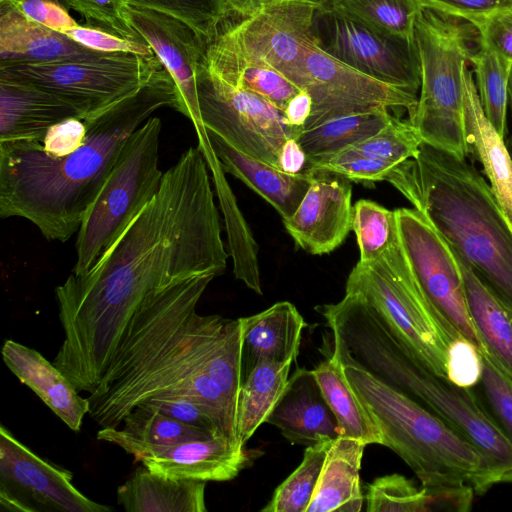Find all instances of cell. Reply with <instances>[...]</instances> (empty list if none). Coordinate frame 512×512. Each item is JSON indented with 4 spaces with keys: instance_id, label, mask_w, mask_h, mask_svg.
I'll return each instance as SVG.
<instances>
[{
    "instance_id": "cell-1",
    "label": "cell",
    "mask_w": 512,
    "mask_h": 512,
    "mask_svg": "<svg viewBox=\"0 0 512 512\" xmlns=\"http://www.w3.org/2000/svg\"><path fill=\"white\" fill-rule=\"evenodd\" d=\"M208 170L198 146L185 150L97 263L55 288L64 341L52 363L79 392L98 387L125 327L150 293L225 271L229 254Z\"/></svg>"
},
{
    "instance_id": "cell-2",
    "label": "cell",
    "mask_w": 512,
    "mask_h": 512,
    "mask_svg": "<svg viewBox=\"0 0 512 512\" xmlns=\"http://www.w3.org/2000/svg\"><path fill=\"white\" fill-rule=\"evenodd\" d=\"M215 274H201L150 293L120 338L95 391L89 416L120 427L139 404L157 396L188 395L212 417L220 434L239 442L237 415L207 374L232 319L200 315L196 306Z\"/></svg>"
},
{
    "instance_id": "cell-3",
    "label": "cell",
    "mask_w": 512,
    "mask_h": 512,
    "mask_svg": "<svg viewBox=\"0 0 512 512\" xmlns=\"http://www.w3.org/2000/svg\"><path fill=\"white\" fill-rule=\"evenodd\" d=\"M180 112L181 98L161 65L135 92L85 118L86 136L69 154L41 142L0 143V217H21L43 237L66 242L78 232L132 133L160 108Z\"/></svg>"
},
{
    "instance_id": "cell-4",
    "label": "cell",
    "mask_w": 512,
    "mask_h": 512,
    "mask_svg": "<svg viewBox=\"0 0 512 512\" xmlns=\"http://www.w3.org/2000/svg\"><path fill=\"white\" fill-rule=\"evenodd\" d=\"M385 181L512 310V221L479 170L467 158L422 143Z\"/></svg>"
},
{
    "instance_id": "cell-5",
    "label": "cell",
    "mask_w": 512,
    "mask_h": 512,
    "mask_svg": "<svg viewBox=\"0 0 512 512\" xmlns=\"http://www.w3.org/2000/svg\"><path fill=\"white\" fill-rule=\"evenodd\" d=\"M329 327L333 342L360 366L423 405L478 451L489 489L512 483V445L473 388L457 386L421 365L363 299L342 305Z\"/></svg>"
},
{
    "instance_id": "cell-6",
    "label": "cell",
    "mask_w": 512,
    "mask_h": 512,
    "mask_svg": "<svg viewBox=\"0 0 512 512\" xmlns=\"http://www.w3.org/2000/svg\"><path fill=\"white\" fill-rule=\"evenodd\" d=\"M344 374L394 451L416 474L433 510L468 511L489 490L478 451L439 417L360 366L339 346Z\"/></svg>"
},
{
    "instance_id": "cell-7",
    "label": "cell",
    "mask_w": 512,
    "mask_h": 512,
    "mask_svg": "<svg viewBox=\"0 0 512 512\" xmlns=\"http://www.w3.org/2000/svg\"><path fill=\"white\" fill-rule=\"evenodd\" d=\"M421 85L409 120L423 143L467 158L463 68L481 38L468 21L422 7L415 24Z\"/></svg>"
},
{
    "instance_id": "cell-8",
    "label": "cell",
    "mask_w": 512,
    "mask_h": 512,
    "mask_svg": "<svg viewBox=\"0 0 512 512\" xmlns=\"http://www.w3.org/2000/svg\"><path fill=\"white\" fill-rule=\"evenodd\" d=\"M345 292L361 296L415 360L446 377V352L455 337L421 290L399 236L376 260L353 267Z\"/></svg>"
},
{
    "instance_id": "cell-9",
    "label": "cell",
    "mask_w": 512,
    "mask_h": 512,
    "mask_svg": "<svg viewBox=\"0 0 512 512\" xmlns=\"http://www.w3.org/2000/svg\"><path fill=\"white\" fill-rule=\"evenodd\" d=\"M162 122L150 117L125 142L76 237L72 274L89 271L158 192Z\"/></svg>"
},
{
    "instance_id": "cell-10",
    "label": "cell",
    "mask_w": 512,
    "mask_h": 512,
    "mask_svg": "<svg viewBox=\"0 0 512 512\" xmlns=\"http://www.w3.org/2000/svg\"><path fill=\"white\" fill-rule=\"evenodd\" d=\"M158 57L97 53L70 60L0 67V77L48 91L74 106L82 119L138 90L161 66Z\"/></svg>"
},
{
    "instance_id": "cell-11",
    "label": "cell",
    "mask_w": 512,
    "mask_h": 512,
    "mask_svg": "<svg viewBox=\"0 0 512 512\" xmlns=\"http://www.w3.org/2000/svg\"><path fill=\"white\" fill-rule=\"evenodd\" d=\"M196 83L204 127L239 151L278 168L282 145L303 131L263 97L235 86L198 60Z\"/></svg>"
},
{
    "instance_id": "cell-12",
    "label": "cell",
    "mask_w": 512,
    "mask_h": 512,
    "mask_svg": "<svg viewBox=\"0 0 512 512\" xmlns=\"http://www.w3.org/2000/svg\"><path fill=\"white\" fill-rule=\"evenodd\" d=\"M311 32L315 44L344 65L418 93L421 68L415 39L381 32L335 4L315 9Z\"/></svg>"
},
{
    "instance_id": "cell-13",
    "label": "cell",
    "mask_w": 512,
    "mask_h": 512,
    "mask_svg": "<svg viewBox=\"0 0 512 512\" xmlns=\"http://www.w3.org/2000/svg\"><path fill=\"white\" fill-rule=\"evenodd\" d=\"M318 5L288 0L266 4L247 15L229 16L219 32L242 54L275 69L300 90L309 77L307 54L314 44L312 18Z\"/></svg>"
},
{
    "instance_id": "cell-14",
    "label": "cell",
    "mask_w": 512,
    "mask_h": 512,
    "mask_svg": "<svg viewBox=\"0 0 512 512\" xmlns=\"http://www.w3.org/2000/svg\"><path fill=\"white\" fill-rule=\"evenodd\" d=\"M395 214L400 244L427 300L455 338L463 337L483 351L453 251L416 209L399 208Z\"/></svg>"
},
{
    "instance_id": "cell-15",
    "label": "cell",
    "mask_w": 512,
    "mask_h": 512,
    "mask_svg": "<svg viewBox=\"0 0 512 512\" xmlns=\"http://www.w3.org/2000/svg\"><path fill=\"white\" fill-rule=\"evenodd\" d=\"M72 473L41 458L0 428V505L19 512H110L83 495Z\"/></svg>"
},
{
    "instance_id": "cell-16",
    "label": "cell",
    "mask_w": 512,
    "mask_h": 512,
    "mask_svg": "<svg viewBox=\"0 0 512 512\" xmlns=\"http://www.w3.org/2000/svg\"><path fill=\"white\" fill-rule=\"evenodd\" d=\"M312 99L311 114L304 126L315 127L329 119L378 107L414 111L418 95L380 82L350 68L323 52L314 42L306 59Z\"/></svg>"
},
{
    "instance_id": "cell-17",
    "label": "cell",
    "mask_w": 512,
    "mask_h": 512,
    "mask_svg": "<svg viewBox=\"0 0 512 512\" xmlns=\"http://www.w3.org/2000/svg\"><path fill=\"white\" fill-rule=\"evenodd\" d=\"M310 186L294 214L283 220L295 244L311 255L328 254L352 230V185L328 170H309Z\"/></svg>"
},
{
    "instance_id": "cell-18",
    "label": "cell",
    "mask_w": 512,
    "mask_h": 512,
    "mask_svg": "<svg viewBox=\"0 0 512 512\" xmlns=\"http://www.w3.org/2000/svg\"><path fill=\"white\" fill-rule=\"evenodd\" d=\"M135 29L172 76L181 98L180 113L195 130L205 128L199 111L196 71L203 39L183 22L163 13L130 6Z\"/></svg>"
},
{
    "instance_id": "cell-19",
    "label": "cell",
    "mask_w": 512,
    "mask_h": 512,
    "mask_svg": "<svg viewBox=\"0 0 512 512\" xmlns=\"http://www.w3.org/2000/svg\"><path fill=\"white\" fill-rule=\"evenodd\" d=\"M247 460L244 445L215 436L166 447L141 462L166 478L222 482L235 478Z\"/></svg>"
},
{
    "instance_id": "cell-20",
    "label": "cell",
    "mask_w": 512,
    "mask_h": 512,
    "mask_svg": "<svg viewBox=\"0 0 512 512\" xmlns=\"http://www.w3.org/2000/svg\"><path fill=\"white\" fill-rule=\"evenodd\" d=\"M292 444L310 446L339 437L336 418L312 370L298 368L266 419Z\"/></svg>"
},
{
    "instance_id": "cell-21",
    "label": "cell",
    "mask_w": 512,
    "mask_h": 512,
    "mask_svg": "<svg viewBox=\"0 0 512 512\" xmlns=\"http://www.w3.org/2000/svg\"><path fill=\"white\" fill-rule=\"evenodd\" d=\"M77 109L36 86L0 77V143L41 142L55 124Z\"/></svg>"
},
{
    "instance_id": "cell-22",
    "label": "cell",
    "mask_w": 512,
    "mask_h": 512,
    "mask_svg": "<svg viewBox=\"0 0 512 512\" xmlns=\"http://www.w3.org/2000/svg\"><path fill=\"white\" fill-rule=\"evenodd\" d=\"M2 358L11 372L58 416L71 430L81 429L90 402L52 362L33 348L13 340L3 344Z\"/></svg>"
},
{
    "instance_id": "cell-23",
    "label": "cell",
    "mask_w": 512,
    "mask_h": 512,
    "mask_svg": "<svg viewBox=\"0 0 512 512\" xmlns=\"http://www.w3.org/2000/svg\"><path fill=\"white\" fill-rule=\"evenodd\" d=\"M211 147L225 173L231 174L265 199L281 215L290 218L305 196L312 178L309 170L288 174L234 148L206 129Z\"/></svg>"
},
{
    "instance_id": "cell-24",
    "label": "cell",
    "mask_w": 512,
    "mask_h": 512,
    "mask_svg": "<svg viewBox=\"0 0 512 512\" xmlns=\"http://www.w3.org/2000/svg\"><path fill=\"white\" fill-rule=\"evenodd\" d=\"M101 53L29 19L0 1V67L43 64Z\"/></svg>"
},
{
    "instance_id": "cell-25",
    "label": "cell",
    "mask_w": 512,
    "mask_h": 512,
    "mask_svg": "<svg viewBox=\"0 0 512 512\" xmlns=\"http://www.w3.org/2000/svg\"><path fill=\"white\" fill-rule=\"evenodd\" d=\"M464 123L469 152L482 165V172L504 211L512 221V156L505 142L485 116L468 63L463 68Z\"/></svg>"
},
{
    "instance_id": "cell-26",
    "label": "cell",
    "mask_w": 512,
    "mask_h": 512,
    "mask_svg": "<svg viewBox=\"0 0 512 512\" xmlns=\"http://www.w3.org/2000/svg\"><path fill=\"white\" fill-rule=\"evenodd\" d=\"M242 324L243 379L260 361L283 362L299 354L305 322L296 307L281 301L252 316Z\"/></svg>"
},
{
    "instance_id": "cell-27",
    "label": "cell",
    "mask_w": 512,
    "mask_h": 512,
    "mask_svg": "<svg viewBox=\"0 0 512 512\" xmlns=\"http://www.w3.org/2000/svg\"><path fill=\"white\" fill-rule=\"evenodd\" d=\"M366 446L363 441L342 436L331 442L307 512L362 510L360 469Z\"/></svg>"
},
{
    "instance_id": "cell-28",
    "label": "cell",
    "mask_w": 512,
    "mask_h": 512,
    "mask_svg": "<svg viewBox=\"0 0 512 512\" xmlns=\"http://www.w3.org/2000/svg\"><path fill=\"white\" fill-rule=\"evenodd\" d=\"M211 437L215 435L145 405L135 407L120 427H101L97 433L98 440L115 444L140 461L166 447Z\"/></svg>"
},
{
    "instance_id": "cell-29",
    "label": "cell",
    "mask_w": 512,
    "mask_h": 512,
    "mask_svg": "<svg viewBox=\"0 0 512 512\" xmlns=\"http://www.w3.org/2000/svg\"><path fill=\"white\" fill-rule=\"evenodd\" d=\"M127 512H206L205 482L166 478L137 468L117 489Z\"/></svg>"
},
{
    "instance_id": "cell-30",
    "label": "cell",
    "mask_w": 512,
    "mask_h": 512,
    "mask_svg": "<svg viewBox=\"0 0 512 512\" xmlns=\"http://www.w3.org/2000/svg\"><path fill=\"white\" fill-rule=\"evenodd\" d=\"M456 259L462 274L468 311L483 351L493 357L512 378V310L464 261L458 257Z\"/></svg>"
},
{
    "instance_id": "cell-31",
    "label": "cell",
    "mask_w": 512,
    "mask_h": 512,
    "mask_svg": "<svg viewBox=\"0 0 512 512\" xmlns=\"http://www.w3.org/2000/svg\"><path fill=\"white\" fill-rule=\"evenodd\" d=\"M312 371L336 418L339 436L382 445V434L350 386L338 356L332 353Z\"/></svg>"
},
{
    "instance_id": "cell-32",
    "label": "cell",
    "mask_w": 512,
    "mask_h": 512,
    "mask_svg": "<svg viewBox=\"0 0 512 512\" xmlns=\"http://www.w3.org/2000/svg\"><path fill=\"white\" fill-rule=\"evenodd\" d=\"M293 362L260 361L243 379L237 405V433L243 445L266 422L282 396Z\"/></svg>"
},
{
    "instance_id": "cell-33",
    "label": "cell",
    "mask_w": 512,
    "mask_h": 512,
    "mask_svg": "<svg viewBox=\"0 0 512 512\" xmlns=\"http://www.w3.org/2000/svg\"><path fill=\"white\" fill-rule=\"evenodd\" d=\"M204 158L212 173V181L224 216L229 251L233 258V273L249 289L261 295L258 245L238 208L234 194L226 181L225 172L214 151L206 153Z\"/></svg>"
},
{
    "instance_id": "cell-34",
    "label": "cell",
    "mask_w": 512,
    "mask_h": 512,
    "mask_svg": "<svg viewBox=\"0 0 512 512\" xmlns=\"http://www.w3.org/2000/svg\"><path fill=\"white\" fill-rule=\"evenodd\" d=\"M392 118L387 107L346 114L303 130L297 141L308 163L367 139L385 127Z\"/></svg>"
},
{
    "instance_id": "cell-35",
    "label": "cell",
    "mask_w": 512,
    "mask_h": 512,
    "mask_svg": "<svg viewBox=\"0 0 512 512\" xmlns=\"http://www.w3.org/2000/svg\"><path fill=\"white\" fill-rule=\"evenodd\" d=\"M469 64L473 69L477 93L485 116L499 135L505 138L512 62L481 42L471 56Z\"/></svg>"
},
{
    "instance_id": "cell-36",
    "label": "cell",
    "mask_w": 512,
    "mask_h": 512,
    "mask_svg": "<svg viewBox=\"0 0 512 512\" xmlns=\"http://www.w3.org/2000/svg\"><path fill=\"white\" fill-rule=\"evenodd\" d=\"M333 440L307 446L299 466L275 489L262 512H307Z\"/></svg>"
},
{
    "instance_id": "cell-37",
    "label": "cell",
    "mask_w": 512,
    "mask_h": 512,
    "mask_svg": "<svg viewBox=\"0 0 512 512\" xmlns=\"http://www.w3.org/2000/svg\"><path fill=\"white\" fill-rule=\"evenodd\" d=\"M332 4L381 32L408 40H414L422 8L418 0H335Z\"/></svg>"
},
{
    "instance_id": "cell-38",
    "label": "cell",
    "mask_w": 512,
    "mask_h": 512,
    "mask_svg": "<svg viewBox=\"0 0 512 512\" xmlns=\"http://www.w3.org/2000/svg\"><path fill=\"white\" fill-rule=\"evenodd\" d=\"M352 230L359 246V262L370 263L398 240L395 210L360 199L353 206Z\"/></svg>"
},
{
    "instance_id": "cell-39",
    "label": "cell",
    "mask_w": 512,
    "mask_h": 512,
    "mask_svg": "<svg viewBox=\"0 0 512 512\" xmlns=\"http://www.w3.org/2000/svg\"><path fill=\"white\" fill-rule=\"evenodd\" d=\"M133 7L163 13L188 25L201 39L212 37L230 15L225 0H127Z\"/></svg>"
},
{
    "instance_id": "cell-40",
    "label": "cell",
    "mask_w": 512,
    "mask_h": 512,
    "mask_svg": "<svg viewBox=\"0 0 512 512\" xmlns=\"http://www.w3.org/2000/svg\"><path fill=\"white\" fill-rule=\"evenodd\" d=\"M422 143L418 131L409 119L402 120L393 116L377 133L346 149L397 166L415 157Z\"/></svg>"
},
{
    "instance_id": "cell-41",
    "label": "cell",
    "mask_w": 512,
    "mask_h": 512,
    "mask_svg": "<svg viewBox=\"0 0 512 512\" xmlns=\"http://www.w3.org/2000/svg\"><path fill=\"white\" fill-rule=\"evenodd\" d=\"M368 512H426L433 510L427 492L400 474L376 478L368 485Z\"/></svg>"
},
{
    "instance_id": "cell-42",
    "label": "cell",
    "mask_w": 512,
    "mask_h": 512,
    "mask_svg": "<svg viewBox=\"0 0 512 512\" xmlns=\"http://www.w3.org/2000/svg\"><path fill=\"white\" fill-rule=\"evenodd\" d=\"M482 375L474 391L512 445V378L486 351H480Z\"/></svg>"
},
{
    "instance_id": "cell-43",
    "label": "cell",
    "mask_w": 512,
    "mask_h": 512,
    "mask_svg": "<svg viewBox=\"0 0 512 512\" xmlns=\"http://www.w3.org/2000/svg\"><path fill=\"white\" fill-rule=\"evenodd\" d=\"M87 25L103 28L127 40L146 43L133 26L127 0H63Z\"/></svg>"
},
{
    "instance_id": "cell-44",
    "label": "cell",
    "mask_w": 512,
    "mask_h": 512,
    "mask_svg": "<svg viewBox=\"0 0 512 512\" xmlns=\"http://www.w3.org/2000/svg\"><path fill=\"white\" fill-rule=\"evenodd\" d=\"M395 166L389 162L342 149L332 155L308 162L305 170H328L351 181L364 184L384 181Z\"/></svg>"
},
{
    "instance_id": "cell-45",
    "label": "cell",
    "mask_w": 512,
    "mask_h": 512,
    "mask_svg": "<svg viewBox=\"0 0 512 512\" xmlns=\"http://www.w3.org/2000/svg\"><path fill=\"white\" fill-rule=\"evenodd\" d=\"M482 375V357L469 340L458 337L450 342L446 352V377L453 384L474 388Z\"/></svg>"
},
{
    "instance_id": "cell-46",
    "label": "cell",
    "mask_w": 512,
    "mask_h": 512,
    "mask_svg": "<svg viewBox=\"0 0 512 512\" xmlns=\"http://www.w3.org/2000/svg\"><path fill=\"white\" fill-rule=\"evenodd\" d=\"M74 42L101 53H132L153 55L149 44L127 40L103 28L77 25L62 31Z\"/></svg>"
},
{
    "instance_id": "cell-47",
    "label": "cell",
    "mask_w": 512,
    "mask_h": 512,
    "mask_svg": "<svg viewBox=\"0 0 512 512\" xmlns=\"http://www.w3.org/2000/svg\"><path fill=\"white\" fill-rule=\"evenodd\" d=\"M139 405H145L189 426L222 436L209 413L188 395H164L153 397Z\"/></svg>"
},
{
    "instance_id": "cell-48",
    "label": "cell",
    "mask_w": 512,
    "mask_h": 512,
    "mask_svg": "<svg viewBox=\"0 0 512 512\" xmlns=\"http://www.w3.org/2000/svg\"><path fill=\"white\" fill-rule=\"evenodd\" d=\"M422 7L462 18L476 28L487 18L512 8V0H418Z\"/></svg>"
},
{
    "instance_id": "cell-49",
    "label": "cell",
    "mask_w": 512,
    "mask_h": 512,
    "mask_svg": "<svg viewBox=\"0 0 512 512\" xmlns=\"http://www.w3.org/2000/svg\"><path fill=\"white\" fill-rule=\"evenodd\" d=\"M17 11L54 31L62 32L77 26L67 9L56 0H0Z\"/></svg>"
},
{
    "instance_id": "cell-50",
    "label": "cell",
    "mask_w": 512,
    "mask_h": 512,
    "mask_svg": "<svg viewBox=\"0 0 512 512\" xmlns=\"http://www.w3.org/2000/svg\"><path fill=\"white\" fill-rule=\"evenodd\" d=\"M86 130V122L82 118L63 120L47 131L41 143L42 149L52 156L69 154L82 144Z\"/></svg>"
},
{
    "instance_id": "cell-51",
    "label": "cell",
    "mask_w": 512,
    "mask_h": 512,
    "mask_svg": "<svg viewBox=\"0 0 512 512\" xmlns=\"http://www.w3.org/2000/svg\"><path fill=\"white\" fill-rule=\"evenodd\" d=\"M477 30L482 43L512 62V8L493 14Z\"/></svg>"
},
{
    "instance_id": "cell-52",
    "label": "cell",
    "mask_w": 512,
    "mask_h": 512,
    "mask_svg": "<svg viewBox=\"0 0 512 512\" xmlns=\"http://www.w3.org/2000/svg\"><path fill=\"white\" fill-rule=\"evenodd\" d=\"M307 165V156L297 141V138H289L282 145L279 157L278 168L288 174H299Z\"/></svg>"
},
{
    "instance_id": "cell-53",
    "label": "cell",
    "mask_w": 512,
    "mask_h": 512,
    "mask_svg": "<svg viewBox=\"0 0 512 512\" xmlns=\"http://www.w3.org/2000/svg\"><path fill=\"white\" fill-rule=\"evenodd\" d=\"M312 110V99L308 92L302 90L286 105L283 113L288 124L294 128L304 130Z\"/></svg>"
},
{
    "instance_id": "cell-54",
    "label": "cell",
    "mask_w": 512,
    "mask_h": 512,
    "mask_svg": "<svg viewBox=\"0 0 512 512\" xmlns=\"http://www.w3.org/2000/svg\"><path fill=\"white\" fill-rule=\"evenodd\" d=\"M230 14L247 15L254 10L273 2L288 0H225ZM306 1L318 6H326L332 4L335 0H300Z\"/></svg>"
},
{
    "instance_id": "cell-55",
    "label": "cell",
    "mask_w": 512,
    "mask_h": 512,
    "mask_svg": "<svg viewBox=\"0 0 512 512\" xmlns=\"http://www.w3.org/2000/svg\"><path fill=\"white\" fill-rule=\"evenodd\" d=\"M506 144L512 156V136L509 137V139L506 141Z\"/></svg>"
}]
</instances>
